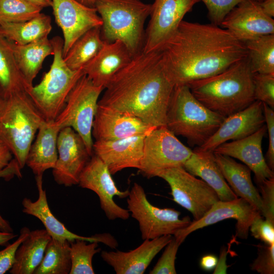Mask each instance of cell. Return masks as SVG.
<instances>
[{
  "label": "cell",
  "mask_w": 274,
  "mask_h": 274,
  "mask_svg": "<svg viewBox=\"0 0 274 274\" xmlns=\"http://www.w3.org/2000/svg\"><path fill=\"white\" fill-rule=\"evenodd\" d=\"M159 51L175 86L216 75L248 56L245 44L226 29L184 20Z\"/></svg>",
  "instance_id": "1"
},
{
  "label": "cell",
  "mask_w": 274,
  "mask_h": 274,
  "mask_svg": "<svg viewBox=\"0 0 274 274\" xmlns=\"http://www.w3.org/2000/svg\"><path fill=\"white\" fill-rule=\"evenodd\" d=\"M174 87L160 52L142 51L114 76L98 104L132 114L155 127L166 126Z\"/></svg>",
  "instance_id": "2"
},
{
  "label": "cell",
  "mask_w": 274,
  "mask_h": 274,
  "mask_svg": "<svg viewBox=\"0 0 274 274\" xmlns=\"http://www.w3.org/2000/svg\"><path fill=\"white\" fill-rule=\"evenodd\" d=\"M254 74L247 56L220 73L192 81L187 86L194 96L206 107L227 117L246 109L255 100Z\"/></svg>",
  "instance_id": "3"
},
{
  "label": "cell",
  "mask_w": 274,
  "mask_h": 274,
  "mask_svg": "<svg viewBox=\"0 0 274 274\" xmlns=\"http://www.w3.org/2000/svg\"><path fill=\"white\" fill-rule=\"evenodd\" d=\"M226 117L211 110L191 92L187 85L175 86L166 115V127L191 146L203 145Z\"/></svg>",
  "instance_id": "4"
},
{
  "label": "cell",
  "mask_w": 274,
  "mask_h": 274,
  "mask_svg": "<svg viewBox=\"0 0 274 274\" xmlns=\"http://www.w3.org/2000/svg\"><path fill=\"white\" fill-rule=\"evenodd\" d=\"M94 8L102 21L100 31L105 42L121 41L133 57L142 51L144 24L151 4L141 0H97Z\"/></svg>",
  "instance_id": "5"
},
{
  "label": "cell",
  "mask_w": 274,
  "mask_h": 274,
  "mask_svg": "<svg viewBox=\"0 0 274 274\" xmlns=\"http://www.w3.org/2000/svg\"><path fill=\"white\" fill-rule=\"evenodd\" d=\"M45 121L26 92L5 100L0 111V139L11 151L22 169L35 136Z\"/></svg>",
  "instance_id": "6"
},
{
  "label": "cell",
  "mask_w": 274,
  "mask_h": 274,
  "mask_svg": "<svg viewBox=\"0 0 274 274\" xmlns=\"http://www.w3.org/2000/svg\"><path fill=\"white\" fill-rule=\"evenodd\" d=\"M53 59L49 70L41 82L32 86L27 94L46 121H53L64 107L67 97L79 79L83 69L73 70L67 66L63 57V41L59 36L51 39Z\"/></svg>",
  "instance_id": "7"
},
{
  "label": "cell",
  "mask_w": 274,
  "mask_h": 274,
  "mask_svg": "<svg viewBox=\"0 0 274 274\" xmlns=\"http://www.w3.org/2000/svg\"><path fill=\"white\" fill-rule=\"evenodd\" d=\"M105 89L96 86L86 75H83L68 94L62 110L54 121L60 129L70 127L83 140L92 155L93 142L92 129L98 98Z\"/></svg>",
  "instance_id": "8"
},
{
  "label": "cell",
  "mask_w": 274,
  "mask_h": 274,
  "mask_svg": "<svg viewBox=\"0 0 274 274\" xmlns=\"http://www.w3.org/2000/svg\"><path fill=\"white\" fill-rule=\"evenodd\" d=\"M127 197L128 210L138 222L143 241L174 235L191 222L188 216L180 218V213L174 209H160L152 205L143 187L137 183L133 184Z\"/></svg>",
  "instance_id": "9"
},
{
  "label": "cell",
  "mask_w": 274,
  "mask_h": 274,
  "mask_svg": "<svg viewBox=\"0 0 274 274\" xmlns=\"http://www.w3.org/2000/svg\"><path fill=\"white\" fill-rule=\"evenodd\" d=\"M192 152L166 126L156 127L145 138L139 169L148 178L157 177L163 170L183 166Z\"/></svg>",
  "instance_id": "10"
},
{
  "label": "cell",
  "mask_w": 274,
  "mask_h": 274,
  "mask_svg": "<svg viewBox=\"0 0 274 274\" xmlns=\"http://www.w3.org/2000/svg\"><path fill=\"white\" fill-rule=\"evenodd\" d=\"M157 177L168 184L174 201L189 211L194 221L200 219L219 200L213 189L182 166L163 170Z\"/></svg>",
  "instance_id": "11"
},
{
  "label": "cell",
  "mask_w": 274,
  "mask_h": 274,
  "mask_svg": "<svg viewBox=\"0 0 274 274\" xmlns=\"http://www.w3.org/2000/svg\"><path fill=\"white\" fill-rule=\"evenodd\" d=\"M200 0H155L145 33L142 51H159L174 35L185 15Z\"/></svg>",
  "instance_id": "12"
},
{
  "label": "cell",
  "mask_w": 274,
  "mask_h": 274,
  "mask_svg": "<svg viewBox=\"0 0 274 274\" xmlns=\"http://www.w3.org/2000/svg\"><path fill=\"white\" fill-rule=\"evenodd\" d=\"M78 184L94 192L98 196L101 209L109 220H127L130 214L128 209L118 206L114 196L127 197L129 190H120L115 184L106 164L93 154L81 172Z\"/></svg>",
  "instance_id": "13"
},
{
  "label": "cell",
  "mask_w": 274,
  "mask_h": 274,
  "mask_svg": "<svg viewBox=\"0 0 274 274\" xmlns=\"http://www.w3.org/2000/svg\"><path fill=\"white\" fill-rule=\"evenodd\" d=\"M58 157L52 174L59 185L78 184L80 175L91 155L81 136L72 128L61 129L57 138Z\"/></svg>",
  "instance_id": "14"
},
{
  "label": "cell",
  "mask_w": 274,
  "mask_h": 274,
  "mask_svg": "<svg viewBox=\"0 0 274 274\" xmlns=\"http://www.w3.org/2000/svg\"><path fill=\"white\" fill-rule=\"evenodd\" d=\"M51 7L63 36V57L81 36L102 24L95 8L87 7L76 0H52Z\"/></svg>",
  "instance_id": "15"
},
{
  "label": "cell",
  "mask_w": 274,
  "mask_h": 274,
  "mask_svg": "<svg viewBox=\"0 0 274 274\" xmlns=\"http://www.w3.org/2000/svg\"><path fill=\"white\" fill-rule=\"evenodd\" d=\"M259 214L255 208L242 198L229 201L219 200L200 219L191 221L187 227L178 231L174 236L183 242L189 234L196 230L225 219H234L237 221L236 236L246 239L252 221Z\"/></svg>",
  "instance_id": "16"
},
{
  "label": "cell",
  "mask_w": 274,
  "mask_h": 274,
  "mask_svg": "<svg viewBox=\"0 0 274 274\" xmlns=\"http://www.w3.org/2000/svg\"><path fill=\"white\" fill-rule=\"evenodd\" d=\"M220 26L242 43L274 34V20L257 0H243L225 16Z\"/></svg>",
  "instance_id": "17"
},
{
  "label": "cell",
  "mask_w": 274,
  "mask_h": 274,
  "mask_svg": "<svg viewBox=\"0 0 274 274\" xmlns=\"http://www.w3.org/2000/svg\"><path fill=\"white\" fill-rule=\"evenodd\" d=\"M156 127L132 114L98 104L92 136L95 141H111L147 134Z\"/></svg>",
  "instance_id": "18"
},
{
  "label": "cell",
  "mask_w": 274,
  "mask_h": 274,
  "mask_svg": "<svg viewBox=\"0 0 274 274\" xmlns=\"http://www.w3.org/2000/svg\"><path fill=\"white\" fill-rule=\"evenodd\" d=\"M36 185L38 190V198L35 201L24 198L22 201V212L39 219L51 238L58 241L69 242L77 239L87 242L102 243L110 247L114 246L115 239L108 233L98 234L91 236H83L70 231L64 225L52 214L49 207L46 190L43 187V175L36 176Z\"/></svg>",
  "instance_id": "19"
},
{
  "label": "cell",
  "mask_w": 274,
  "mask_h": 274,
  "mask_svg": "<svg viewBox=\"0 0 274 274\" xmlns=\"http://www.w3.org/2000/svg\"><path fill=\"white\" fill-rule=\"evenodd\" d=\"M264 124L262 102L255 100L246 109L226 117L215 133L203 145L195 148L213 151L225 142L253 134Z\"/></svg>",
  "instance_id": "20"
},
{
  "label": "cell",
  "mask_w": 274,
  "mask_h": 274,
  "mask_svg": "<svg viewBox=\"0 0 274 274\" xmlns=\"http://www.w3.org/2000/svg\"><path fill=\"white\" fill-rule=\"evenodd\" d=\"M267 132L265 124L253 134L240 140L225 142L213 150L215 153L236 158L254 174L258 185L274 177L273 170L267 165L262 151V142Z\"/></svg>",
  "instance_id": "21"
},
{
  "label": "cell",
  "mask_w": 274,
  "mask_h": 274,
  "mask_svg": "<svg viewBox=\"0 0 274 274\" xmlns=\"http://www.w3.org/2000/svg\"><path fill=\"white\" fill-rule=\"evenodd\" d=\"M147 134H138L111 141H95L93 153L107 166L112 175L127 168L139 169Z\"/></svg>",
  "instance_id": "22"
},
{
  "label": "cell",
  "mask_w": 274,
  "mask_h": 274,
  "mask_svg": "<svg viewBox=\"0 0 274 274\" xmlns=\"http://www.w3.org/2000/svg\"><path fill=\"white\" fill-rule=\"evenodd\" d=\"M172 238V235L169 234L145 239L133 250L127 252L104 251L101 257L117 274H143L153 258Z\"/></svg>",
  "instance_id": "23"
},
{
  "label": "cell",
  "mask_w": 274,
  "mask_h": 274,
  "mask_svg": "<svg viewBox=\"0 0 274 274\" xmlns=\"http://www.w3.org/2000/svg\"><path fill=\"white\" fill-rule=\"evenodd\" d=\"M132 57L121 41L105 42L99 52L83 70L84 74L94 84L105 88L114 76L127 65Z\"/></svg>",
  "instance_id": "24"
},
{
  "label": "cell",
  "mask_w": 274,
  "mask_h": 274,
  "mask_svg": "<svg viewBox=\"0 0 274 274\" xmlns=\"http://www.w3.org/2000/svg\"><path fill=\"white\" fill-rule=\"evenodd\" d=\"M60 130L54 121L45 120L40 126L25 161V165L36 176L43 175L45 170L54 167L58 157L57 138Z\"/></svg>",
  "instance_id": "25"
},
{
  "label": "cell",
  "mask_w": 274,
  "mask_h": 274,
  "mask_svg": "<svg viewBox=\"0 0 274 274\" xmlns=\"http://www.w3.org/2000/svg\"><path fill=\"white\" fill-rule=\"evenodd\" d=\"M183 167L193 176L200 177L213 189L220 200L229 201L238 197L225 180L213 151L195 148Z\"/></svg>",
  "instance_id": "26"
},
{
  "label": "cell",
  "mask_w": 274,
  "mask_h": 274,
  "mask_svg": "<svg viewBox=\"0 0 274 274\" xmlns=\"http://www.w3.org/2000/svg\"><path fill=\"white\" fill-rule=\"evenodd\" d=\"M214 154L220 170L233 192L237 197L249 202L261 215L262 200L252 181L251 169L233 158L215 153Z\"/></svg>",
  "instance_id": "27"
},
{
  "label": "cell",
  "mask_w": 274,
  "mask_h": 274,
  "mask_svg": "<svg viewBox=\"0 0 274 274\" xmlns=\"http://www.w3.org/2000/svg\"><path fill=\"white\" fill-rule=\"evenodd\" d=\"M13 53L19 70L28 84L32 82L42 67L45 58L53 55L51 39L46 37L26 45L12 42Z\"/></svg>",
  "instance_id": "28"
},
{
  "label": "cell",
  "mask_w": 274,
  "mask_h": 274,
  "mask_svg": "<svg viewBox=\"0 0 274 274\" xmlns=\"http://www.w3.org/2000/svg\"><path fill=\"white\" fill-rule=\"evenodd\" d=\"M51 239L45 229L30 231L17 248L11 274H33L41 263L47 245Z\"/></svg>",
  "instance_id": "29"
},
{
  "label": "cell",
  "mask_w": 274,
  "mask_h": 274,
  "mask_svg": "<svg viewBox=\"0 0 274 274\" xmlns=\"http://www.w3.org/2000/svg\"><path fill=\"white\" fill-rule=\"evenodd\" d=\"M31 87L18 68L12 42L0 32V96L6 100L18 92L27 93Z\"/></svg>",
  "instance_id": "30"
},
{
  "label": "cell",
  "mask_w": 274,
  "mask_h": 274,
  "mask_svg": "<svg viewBox=\"0 0 274 274\" xmlns=\"http://www.w3.org/2000/svg\"><path fill=\"white\" fill-rule=\"evenodd\" d=\"M52 28L50 17L41 13L28 21L2 23L0 32L9 41L22 45L48 37Z\"/></svg>",
  "instance_id": "31"
},
{
  "label": "cell",
  "mask_w": 274,
  "mask_h": 274,
  "mask_svg": "<svg viewBox=\"0 0 274 274\" xmlns=\"http://www.w3.org/2000/svg\"><path fill=\"white\" fill-rule=\"evenodd\" d=\"M100 28L89 29L74 43L63 57L67 66L73 70L83 69L97 54L105 44Z\"/></svg>",
  "instance_id": "32"
},
{
  "label": "cell",
  "mask_w": 274,
  "mask_h": 274,
  "mask_svg": "<svg viewBox=\"0 0 274 274\" xmlns=\"http://www.w3.org/2000/svg\"><path fill=\"white\" fill-rule=\"evenodd\" d=\"M71 268L70 242L51 239L33 274H68Z\"/></svg>",
  "instance_id": "33"
},
{
  "label": "cell",
  "mask_w": 274,
  "mask_h": 274,
  "mask_svg": "<svg viewBox=\"0 0 274 274\" xmlns=\"http://www.w3.org/2000/svg\"><path fill=\"white\" fill-rule=\"evenodd\" d=\"M244 44L253 72L274 74V34L263 36Z\"/></svg>",
  "instance_id": "34"
},
{
  "label": "cell",
  "mask_w": 274,
  "mask_h": 274,
  "mask_svg": "<svg viewBox=\"0 0 274 274\" xmlns=\"http://www.w3.org/2000/svg\"><path fill=\"white\" fill-rule=\"evenodd\" d=\"M98 242L77 239L70 242V274H94L92 258L100 252Z\"/></svg>",
  "instance_id": "35"
},
{
  "label": "cell",
  "mask_w": 274,
  "mask_h": 274,
  "mask_svg": "<svg viewBox=\"0 0 274 274\" xmlns=\"http://www.w3.org/2000/svg\"><path fill=\"white\" fill-rule=\"evenodd\" d=\"M42 9L27 0H0V24L28 21L39 15Z\"/></svg>",
  "instance_id": "36"
},
{
  "label": "cell",
  "mask_w": 274,
  "mask_h": 274,
  "mask_svg": "<svg viewBox=\"0 0 274 274\" xmlns=\"http://www.w3.org/2000/svg\"><path fill=\"white\" fill-rule=\"evenodd\" d=\"M254 96L259 100L274 109V74L255 73Z\"/></svg>",
  "instance_id": "37"
},
{
  "label": "cell",
  "mask_w": 274,
  "mask_h": 274,
  "mask_svg": "<svg viewBox=\"0 0 274 274\" xmlns=\"http://www.w3.org/2000/svg\"><path fill=\"white\" fill-rule=\"evenodd\" d=\"M183 242L176 237L164 247L165 250L158 261L150 271V274H176L175 260L179 246Z\"/></svg>",
  "instance_id": "38"
},
{
  "label": "cell",
  "mask_w": 274,
  "mask_h": 274,
  "mask_svg": "<svg viewBox=\"0 0 274 274\" xmlns=\"http://www.w3.org/2000/svg\"><path fill=\"white\" fill-rule=\"evenodd\" d=\"M206 5L211 23L220 26L225 16L243 0H200Z\"/></svg>",
  "instance_id": "39"
},
{
  "label": "cell",
  "mask_w": 274,
  "mask_h": 274,
  "mask_svg": "<svg viewBox=\"0 0 274 274\" xmlns=\"http://www.w3.org/2000/svg\"><path fill=\"white\" fill-rule=\"evenodd\" d=\"M258 248V256L251 264L252 270L261 274L274 273V244L260 245Z\"/></svg>",
  "instance_id": "40"
},
{
  "label": "cell",
  "mask_w": 274,
  "mask_h": 274,
  "mask_svg": "<svg viewBox=\"0 0 274 274\" xmlns=\"http://www.w3.org/2000/svg\"><path fill=\"white\" fill-rule=\"evenodd\" d=\"M30 231L27 227L22 228L18 238L12 244L8 245L5 248L0 250V274L6 273L12 267L16 250Z\"/></svg>",
  "instance_id": "41"
},
{
  "label": "cell",
  "mask_w": 274,
  "mask_h": 274,
  "mask_svg": "<svg viewBox=\"0 0 274 274\" xmlns=\"http://www.w3.org/2000/svg\"><path fill=\"white\" fill-rule=\"evenodd\" d=\"M258 186L262 203L261 215L274 224V177L264 180Z\"/></svg>",
  "instance_id": "42"
},
{
  "label": "cell",
  "mask_w": 274,
  "mask_h": 274,
  "mask_svg": "<svg viewBox=\"0 0 274 274\" xmlns=\"http://www.w3.org/2000/svg\"><path fill=\"white\" fill-rule=\"evenodd\" d=\"M257 215L252 221L249 230L254 238L267 245L274 244V224Z\"/></svg>",
  "instance_id": "43"
},
{
  "label": "cell",
  "mask_w": 274,
  "mask_h": 274,
  "mask_svg": "<svg viewBox=\"0 0 274 274\" xmlns=\"http://www.w3.org/2000/svg\"><path fill=\"white\" fill-rule=\"evenodd\" d=\"M263 104L265 124L268 136V147L265 159L267 165L274 170V111L273 109L264 103Z\"/></svg>",
  "instance_id": "44"
},
{
  "label": "cell",
  "mask_w": 274,
  "mask_h": 274,
  "mask_svg": "<svg viewBox=\"0 0 274 274\" xmlns=\"http://www.w3.org/2000/svg\"><path fill=\"white\" fill-rule=\"evenodd\" d=\"M21 169L16 160L15 158L12 159L7 166L0 170V179L4 178L5 180H8L14 176L21 178ZM0 230L7 232H13V229L9 223L4 219L1 214Z\"/></svg>",
  "instance_id": "45"
},
{
  "label": "cell",
  "mask_w": 274,
  "mask_h": 274,
  "mask_svg": "<svg viewBox=\"0 0 274 274\" xmlns=\"http://www.w3.org/2000/svg\"><path fill=\"white\" fill-rule=\"evenodd\" d=\"M13 154L6 144L0 139V170L12 160Z\"/></svg>",
  "instance_id": "46"
},
{
  "label": "cell",
  "mask_w": 274,
  "mask_h": 274,
  "mask_svg": "<svg viewBox=\"0 0 274 274\" xmlns=\"http://www.w3.org/2000/svg\"><path fill=\"white\" fill-rule=\"evenodd\" d=\"M217 265V258L215 255L212 254L203 256L200 261V267L207 271L213 270Z\"/></svg>",
  "instance_id": "47"
},
{
  "label": "cell",
  "mask_w": 274,
  "mask_h": 274,
  "mask_svg": "<svg viewBox=\"0 0 274 274\" xmlns=\"http://www.w3.org/2000/svg\"><path fill=\"white\" fill-rule=\"evenodd\" d=\"M259 5L264 13L269 17H274V0H262Z\"/></svg>",
  "instance_id": "48"
},
{
  "label": "cell",
  "mask_w": 274,
  "mask_h": 274,
  "mask_svg": "<svg viewBox=\"0 0 274 274\" xmlns=\"http://www.w3.org/2000/svg\"><path fill=\"white\" fill-rule=\"evenodd\" d=\"M17 236L13 232H7L0 230V246L6 245L9 241Z\"/></svg>",
  "instance_id": "49"
},
{
  "label": "cell",
  "mask_w": 274,
  "mask_h": 274,
  "mask_svg": "<svg viewBox=\"0 0 274 274\" xmlns=\"http://www.w3.org/2000/svg\"><path fill=\"white\" fill-rule=\"evenodd\" d=\"M29 2L42 8L51 7L52 0H27Z\"/></svg>",
  "instance_id": "50"
},
{
  "label": "cell",
  "mask_w": 274,
  "mask_h": 274,
  "mask_svg": "<svg viewBox=\"0 0 274 274\" xmlns=\"http://www.w3.org/2000/svg\"><path fill=\"white\" fill-rule=\"evenodd\" d=\"M80 3L89 7L94 8L97 0H76Z\"/></svg>",
  "instance_id": "51"
},
{
  "label": "cell",
  "mask_w": 274,
  "mask_h": 274,
  "mask_svg": "<svg viewBox=\"0 0 274 274\" xmlns=\"http://www.w3.org/2000/svg\"><path fill=\"white\" fill-rule=\"evenodd\" d=\"M5 100L0 96V111L4 106Z\"/></svg>",
  "instance_id": "52"
},
{
  "label": "cell",
  "mask_w": 274,
  "mask_h": 274,
  "mask_svg": "<svg viewBox=\"0 0 274 274\" xmlns=\"http://www.w3.org/2000/svg\"><path fill=\"white\" fill-rule=\"evenodd\" d=\"M258 2H261L262 0H257Z\"/></svg>",
  "instance_id": "53"
}]
</instances>
